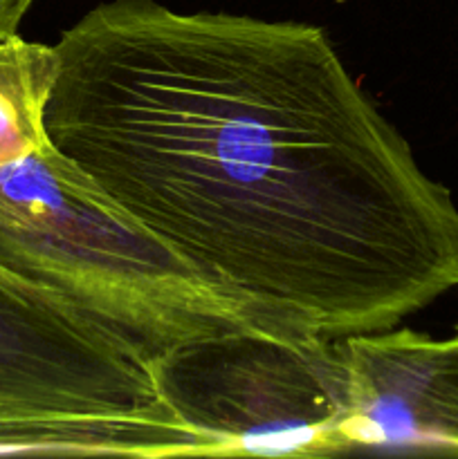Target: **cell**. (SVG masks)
I'll return each instance as SVG.
<instances>
[{
  "instance_id": "cell-6",
  "label": "cell",
  "mask_w": 458,
  "mask_h": 459,
  "mask_svg": "<svg viewBox=\"0 0 458 459\" xmlns=\"http://www.w3.org/2000/svg\"><path fill=\"white\" fill-rule=\"evenodd\" d=\"M0 455L207 457V444L178 417L0 408Z\"/></svg>"
},
{
  "instance_id": "cell-7",
  "label": "cell",
  "mask_w": 458,
  "mask_h": 459,
  "mask_svg": "<svg viewBox=\"0 0 458 459\" xmlns=\"http://www.w3.org/2000/svg\"><path fill=\"white\" fill-rule=\"evenodd\" d=\"M54 45L0 40V166L52 146L45 130V106L57 79Z\"/></svg>"
},
{
  "instance_id": "cell-5",
  "label": "cell",
  "mask_w": 458,
  "mask_h": 459,
  "mask_svg": "<svg viewBox=\"0 0 458 459\" xmlns=\"http://www.w3.org/2000/svg\"><path fill=\"white\" fill-rule=\"evenodd\" d=\"M348 451L458 455V332L434 339L411 327L346 336Z\"/></svg>"
},
{
  "instance_id": "cell-9",
  "label": "cell",
  "mask_w": 458,
  "mask_h": 459,
  "mask_svg": "<svg viewBox=\"0 0 458 459\" xmlns=\"http://www.w3.org/2000/svg\"><path fill=\"white\" fill-rule=\"evenodd\" d=\"M454 332H458V323H456V327H454Z\"/></svg>"
},
{
  "instance_id": "cell-4",
  "label": "cell",
  "mask_w": 458,
  "mask_h": 459,
  "mask_svg": "<svg viewBox=\"0 0 458 459\" xmlns=\"http://www.w3.org/2000/svg\"><path fill=\"white\" fill-rule=\"evenodd\" d=\"M0 408L175 417L146 359L101 323L0 267Z\"/></svg>"
},
{
  "instance_id": "cell-3",
  "label": "cell",
  "mask_w": 458,
  "mask_h": 459,
  "mask_svg": "<svg viewBox=\"0 0 458 459\" xmlns=\"http://www.w3.org/2000/svg\"><path fill=\"white\" fill-rule=\"evenodd\" d=\"M148 366L162 403L205 439L207 457L346 453L339 341L233 330L187 341Z\"/></svg>"
},
{
  "instance_id": "cell-1",
  "label": "cell",
  "mask_w": 458,
  "mask_h": 459,
  "mask_svg": "<svg viewBox=\"0 0 458 459\" xmlns=\"http://www.w3.org/2000/svg\"><path fill=\"white\" fill-rule=\"evenodd\" d=\"M54 49L52 146L283 330H389L458 287V204L321 27L108 0Z\"/></svg>"
},
{
  "instance_id": "cell-2",
  "label": "cell",
  "mask_w": 458,
  "mask_h": 459,
  "mask_svg": "<svg viewBox=\"0 0 458 459\" xmlns=\"http://www.w3.org/2000/svg\"><path fill=\"white\" fill-rule=\"evenodd\" d=\"M0 267L148 363L223 332L295 334L207 281L54 146L0 166Z\"/></svg>"
},
{
  "instance_id": "cell-8",
  "label": "cell",
  "mask_w": 458,
  "mask_h": 459,
  "mask_svg": "<svg viewBox=\"0 0 458 459\" xmlns=\"http://www.w3.org/2000/svg\"><path fill=\"white\" fill-rule=\"evenodd\" d=\"M36 0H0V40L18 34L22 18Z\"/></svg>"
}]
</instances>
